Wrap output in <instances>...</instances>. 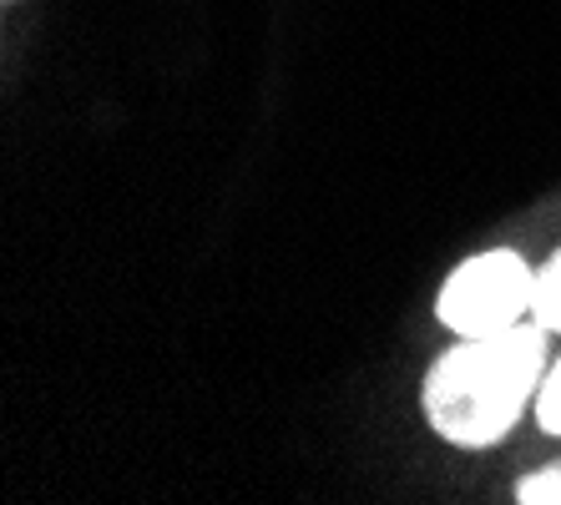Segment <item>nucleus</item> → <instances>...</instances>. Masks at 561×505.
Returning <instances> with one entry per match:
<instances>
[{
    "label": "nucleus",
    "mask_w": 561,
    "mask_h": 505,
    "mask_svg": "<svg viewBox=\"0 0 561 505\" xmlns=\"http://www.w3.org/2000/svg\"><path fill=\"white\" fill-rule=\"evenodd\" d=\"M547 324H511L501 334L460 338L425 375V420L440 440L485 450L511 435L541 379H547Z\"/></svg>",
    "instance_id": "f257e3e1"
},
{
    "label": "nucleus",
    "mask_w": 561,
    "mask_h": 505,
    "mask_svg": "<svg viewBox=\"0 0 561 505\" xmlns=\"http://www.w3.org/2000/svg\"><path fill=\"white\" fill-rule=\"evenodd\" d=\"M531 294H536V273L526 268L522 253L511 248H491L466 259L440 288V324L460 338H481V334H501V329L522 324L531 313Z\"/></svg>",
    "instance_id": "f03ea898"
},
{
    "label": "nucleus",
    "mask_w": 561,
    "mask_h": 505,
    "mask_svg": "<svg viewBox=\"0 0 561 505\" xmlns=\"http://www.w3.org/2000/svg\"><path fill=\"white\" fill-rule=\"evenodd\" d=\"M531 319L547 324L551 334H561V253L536 273V294H531Z\"/></svg>",
    "instance_id": "7ed1b4c3"
},
{
    "label": "nucleus",
    "mask_w": 561,
    "mask_h": 505,
    "mask_svg": "<svg viewBox=\"0 0 561 505\" xmlns=\"http://www.w3.org/2000/svg\"><path fill=\"white\" fill-rule=\"evenodd\" d=\"M536 420H541L547 435H561V359L557 369H547V379L536 389Z\"/></svg>",
    "instance_id": "20e7f679"
},
{
    "label": "nucleus",
    "mask_w": 561,
    "mask_h": 505,
    "mask_svg": "<svg viewBox=\"0 0 561 505\" xmlns=\"http://www.w3.org/2000/svg\"><path fill=\"white\" fill-rule=\"evenodd\" d=\"M516 501L522 505H561V470H536L516 485Z\"/></svg>",
    "instance_id": "39448f33"
},
{
    "label": "nucleus",
    "mask_w": 561,
    "mask_h": 505,
    "mask_svg": "<svg viewBox=\"0 0 561 505\" xmlns=\"http://www.w3.org/2000/svg\"><path fill=\"white\" fill-rule=\"evenodd\" d=\"M5 5H11V0H5Z\"/></svg>",
    "instance_id": "423d86ee"
}]
</instances>
